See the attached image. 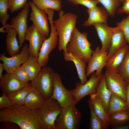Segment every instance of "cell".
<instances>
[{
	"instance_id": "1",
	"label": "cell",
	"mask_w": 129,
	"mask_h": 129,
	"mask_svg": "<svg viewBox=\"0 0 129 129\" xmlns=\"http://www.w3.org/2000/svg\"><path fill=\"white\" fill-rule=\"evenodd\" d=\"M10 122L21 129H43L39 109H30L24 105L14 104L1 109L0 122Z\"/></svg>"
},
{
	"instance_id": "2",
	"label": "cell",
	"mask_w": 129,
	"mask_h": 129,
	"mask_svg": "<svg viewBox=\"0 0 129 129\" xmlns=\"http://www.w3.org/2000/svg\"><path fill=\"white\" fill-rule=\"evenodd\" d=\"M58 15L59 18L53 20L58 36V49L66 52L67 45L76 27L78 16L70 12L65 13L62 10L59 11Z\"/></svg>"
},
{
	"instance_id": "3",
	"label": "cell",
	"mask_w": 129,
	"mask_h": 129,
	"mask_svg": "<svg viewBox=\"0 0 129 129\" xmlns=\"http://www.w3.org/2000/svg\"><path fill=\"white\" fill-rule=\"evenodd\" d=\"M87 37V32L81 33L76 27L67 45L66 52L80 57L88 63L91 58L93 51Z\"/></svg>"
},
{
	"instance_id": "4",
	"label": "cell",
	"mask_w": 129,
	"mask_h": 129,
	"mask_svg": "<svg viewBox=\"0 0 129 129\" xmlns=\"http://www.w3.org/2000/svg\"><path fill=\"white\" fill-rule=\"evenodd\" d=\"M49 66L43 67L36 77L31 81L32 86L39 91L45 100L50 98L53 89L54 74Z\"/></svg>"
},
{
	"instance_id": "5",
	"label": "cell",
	"mask_w": 129,
	"mask_h": 129,
	"mask_svg": "<svg viewBox=\"0 0 129 129\" xmlns=\"http://www.w3.org/2000/svg\"><path fill=\"white\" fill-rule=\"evenodd\" d=\"M48 15L51 26V32L49 36L43 42L38 55L37 61L42 67L47 66L50 53L56 47L59 38L53 23L54 10L48 9L45 11Z\"/></svg>"
},
{
	"instance_id": "6",
	"label": "cell",
	"mask_w": 129,
	"mask_h": 129,
	"mask_svg": "<svg viewBox=\"0 0 129 129\" xmlns=\"http://www.w3.org/2000/svg\"><path fill=\"white\" fill-rule=\"evenodd\" d=\"M75 105L62 108L55 123V129H77L80 126L81 114Z\"/></svg>"
},
{
	"instance_id": "7",
	"label": "cell",
	"mask_w": 129,
	"mask_h": 129,
	"mask_svg": "<svg viewBox=\"0 0 129 129\" xmlns=\"http://www.w3.org/2000/svg\"><path fill=\"white\" fill-rule=\"evenodd\" d=\"M62 107L55 99L45 100L40 109L43 129H55L56 120L60 114Z\"/></svg>"
},
{
	"instance_id": "8",
	"label": "cell",
	"mask_w": 129,
	"mask_h": 129,
	"mask_svg": "<svg viewBox=\"0 0 129 129\" xmlns=\"http://www.w3.org/2000/svg\"><path fill=\"white\" fill-rule=\"evenodd\" d=\"M51 98L57 101L62 108L76 104L71 91L65 87L60 75L56 72L54 73L53 89Z\"/></svg>"
},
{
	"instance_id": "9",
	"label": "cell",
	"mask_w": 129,
	"mask_h": 129,
	"mask_svg": "<svg viewBox=\"0 0 129 129\" xmlns=\"http://www.w3.org/2000/svg\"><path fill=\"white\" fill-rule=\"evenodd\" d=\"M30 7L28 3H27L22 10L11 19V24H7L2 27L4 28L7 27H11L17 31L20 48L25 40V35L28 27L27 20Z\"/></svg>"
},
{
	"instance_id": "10",
	"label": "cell",
	"mask_w": 129,
	"mask_h": 129,
	"mask_svg": "<svg viewBox=\"0 0 129 129\" xmlns=\"http://www.w3.org/2000/svg\"><path fill=\"white\" fill-rule=\"evenodd\" d=\"M104 74L106 85L111 92L126 101L127 83L118 72L106 70Z\"/></svg>"
},
{
	"instance_id": "11",
	"label": "cell",
	"mask_w": 129,
	"mask_h": 129,
	"mask_svg": "<svg viewBox=\"0 0 129 129\" xmlns=\"http://www.w3.org/2000/svg\"><path fill=\"white\" fill-rule=\"evenodd\" d=\"M6 52L1 54L0 59L2 62L7 73L13 74L15 71L28 59L29 56L28 46L27 44L22 46L20 53L11 57L5 55Z\"/></svg>"
},
{
	"instance_id": "12",
	"label": "cell",
	"mask_w": 129,
	"mask_h": 129,
	"mask_svg": "<svg viewBox=\"0 0 129 129\" xmlns=\"http://www.w3.org/2000/svg\"><path fill=\"white\" fill-rule=\"evenodd\" d=\"M28 3L31 10L29 20L43 35L48 37L50 28L48 16L44 10L38 8L32 1H29Z\"/></svg>"
},
{
	"instance_id": "13",
	"label": "cell",
	"mask_w": 129,
	"mask_h": 129,
	"mask_svg": "<svg viewBox=\"0 0 129 129\" xmlns=\"http://www.w3.org/2000/svg\"><path fill=\"white\" fill-rule=\"evenodd\" d=\"M98 76L95 75L94 72L91 74L89 79L84 84L76 82L75 87L70 90L75 100L76 104L85 97L96 93L97 87L102 74Z\"/></svg>"
},
{
	"instance_id": "14",
	"label": "cell",
	"mask_w": 129,
	"mask_h": 129,
	"mask_svg": "<svg viewBox=\"0 0 129 129\" xmlns=\"http://www.w3.org/2000/svg\"><path fill=\"white\" fill-rule=\"evenodd\" d=\"M99 47L93 51L91 58L88 63L86 71L87 77L95 71V75L98 76L102 74L103 69L105 67L108 59V51L102 52Z\"/></svg>"
},
{
	"instance_id": "15",
	"label": "cell",
	"mask_w": 129,
	"mask_h": 129,
	"mask_svg": "<svg viewBox=\"0 0 129 129\" xmlns=\"http://www.w3.org/2000/svg\"><path fill=\"white\" fill-rule=\"evenodd\" d=\"M25 38V40L29 42V55L37 59L38 53L46 37L43 35L32 24L28 27Z\"/></svg>"
},
{
	"instance_id": "16",
	"label": "cell",
	"mask_w": 129,
	"mask_h": 129,
	"mask_svg": "<svg viewBox=\"0 0 129 129\" xmlns=\"http://www.w3.org/2000/svg\"><path fill=\"white\" fill-rule=\"evenodd\" d=\"M0 79V87L2 93L7 95L21 89L26 84L18 80L12 74L6 73Z\"/></svg>"
},
{
	"instance_id": "17",
	"label": "cell",
	"mask_w": 129,
	"mask_h": 129,
	"mask_svg": "<svg viewBox=\"0 0 129 129\" xmlns=\"http://www.w3.org/2000/svg\"><path fill=\"white\" fill-rule=\"evenodd\" d=\"M89 15L87 19L83 24L85 27H90L98 23L107 24L108 13L104 8L96 6L86 11Z\"/></svg>"
},
{
	"instance_id": "18",
	"label": "cell",
	"mask_w": 129,
	"mask_h": 129,
	"mask_svg": "<svg viewBox=\"0 0 129 129\" xmlns=\"http://www.w3.org/2000/svg\"><path fill=\"white\" fill-rule=\"evenodd\" d=\"M93 26L102 43L100 51H108L111 45L113 27H109L107 24L104 23H96Z\"/></svg>"
},
{
	"instance_id": "19",
	"label": "cell",
	"mask_w": 129,
	"mask_h": 129,
	"mask_svg": "<svg viewBox=\"0 0 129 129\" xmlns=\"http://www.w3.org/2000/svg\"><path fill=\"white\" fill-rule=\"evenodd\" d=\"M127 41L120 28L117 26L113 27L111 45L108 51V59L120 49L127 44Z\"/></svg>"
},
{
	"instance_id": "20",
	"label": "cell",
	"mask_w": 129,
	"mask_h": 129,
	"mask_svg": "<svg viewBox=\"0 0 129 129\" xmlns=\"http://www.w3.org/2000/svg\"><path fill=\"white\" fill-rule=\"evenodd\" d=\"M63 55L65 61H72L74 63L76 68L80 83L82 84H85L88 81L86 74V62L82 58L71 53L64 52Z\"/></svg>"
},
{
	"instance_id": "21",
	"label": "cell",
	"mask_w": 129,
	"mask_h": 129,
	"mask_svg": "<svg viewBox=\"0 0 129 129\" xmlns=\"http://www.w3.org/2000/svg\"><path fill=\"white\" fill-rule=\"evenodd\" d=\"M90 95L88 103L92 106L95 113L103 123L105 129H108L110 126L109 115L107 112L96 93Z\"/></svg>"
},
{
	"instance_id": "22",
	"label": "cell",
	"mask_w": 129,
	"mask_h": 129,
	"mask_svg": "<svg viewBox=\"0 0 129 129\" xmlns=\"http://www.w3.org/2000/svg\"><path fill=\"white\" fill-rule=\"evenodd\" d=\"M129 50V45L127 44L120 49L108 58L105 67L106 70L118 72L120 67Z\"/></svg>"
},
{
	"instance_id": "23",
	"label": "cell",
	"mask_w": 129,
	"mask_h": 129,
	"mask_svg": "<svg viewBox=\"0 0 129 129\" xmlns=\"http://www.w3.org/2000/svg\"><path fill=\"white\" fill-rule=\"evenodd\" d=\"M5 28L7 33L5 39L7 51L8 54L12 56L21 51L16 38L18 33L16 30L11 27H7Z\"/></svg>"
},
{
	"instance_id": "24",
	"label": "cell",
	"mask_w": 129,
	"mask_h": 129,
	"mask_svg": "<svg viewBox=\"0 0 129 129\" xmlns=\"http://www.w3.org/2000/svg\"><path fill=\"white\" fill-rule=\"evenodd\" d=\"M45 100L41 93L32 87L25 99L24 105L32 110L39 109L43 105Z\"/></svg>"
},
{
	"instance_id": "25",
	"label": "cell",
	"mask_w": 129,
	"mask_h": 129,
	"mask_svg": "<svg viewBox=\"0 0 129 129\" xmlns=\"http://www.w3.org/2000/svg\"><path fill=\"white\" fill-rule=\"evenodd\" d=\"M112 93L106 85L104 74H102L97 87L96 93L107 112Z\"/></svg>"
},
{
	"instance_id": "26",
	"label": "cell",
	"mask_w": 129,
	"mask_h": 129,
	"mask_svg": "<svg viewBox=\"0 0 129 129\" xmlns=\"http://www.w3.org/2000/svg\"><path fill=\"white\" fill-rule=\"evenodd\" d=\"M129 110L126 101L112 93L107 111L109 115L117 112Z\"/></svg>"
},
{
	"instance_id": "27",
	"label": "cell",
	"mask_w": 129,
	"mask_h": 129,
	"mask_svg": "<svg viewBox=\"0 0 129 129\" xmlns=\"http://www.w3.org/2000/svg\"><path fill=\"white\" fill-rule=\"evenodd\" d=\"M31 81L37 75L42 69L37 59L29 55L28 59L22 65Z\"/></svg>"
},
{
	"instance_id": "28",
	"label": "cell",
	"mask_w": 129,
	"mask_h": 129,
	"mask_svg": "<svg viewBox=\"0 0 129 129\" xmlns=\"http://www.w3.org/2000/svg\"><path fill=\"white\" fill-rule=\"evenodd\" d=\"M32 87L30 83H26L21 89L7 95L14 104L23 105L25 99Z\"/></svg>"
},
{
	"instance_id": "29",
	"label": "cell",
	"mask_w": 129,
	"mask_h": 129,
	"mask_svg": "<svg viewBox=\"0 0 129 129\" xmlns=\"http://www.w3.org/2000/svg\"><path fill=\"white\" fill-rule=\"evenodd\" d=\"M129 122V110L121 111L109 115L110 126L125 124Z\"/></svg>"
},
{
	"instance_id": "30",
	"label": "cell",
	"mask_w": 129,
	"mask_h": 129,
	"mask_svg": "<svg viewBox=\"0 0 129 129\" xmlns=\"http://www.w3.org/2000/svg\"><path fill=\"white\" fill-rule=\"evenodd\" d=\"M40 9L44 10L47 9L59 11L61 7V0H32Z\"/></svg>"
},
{
	"instance_id": "31",
	"label": "cell",
	"mask_w": 129,
	"mask_h": 129,
	"mask_svg": "<svg viewBox=\"0 0 129 129\" xmlns=\"http://www.w3.org/2000/svg\"><path fill=\"white\" fill-rule=\"evenodd\" d=\"M103 6L109 15L114 16L118 9L120 7L121 2L119 0H97Z\"/></svg>"
},
{
	"instance_id": "32",
	"label": "cell",
	"mask_w": 129,
	"mask_h": 129,
	"mask_svg": "<svg viewBox=\"0 0 129 129\" xmlns=\"http://www.w3.org/2000/svg\"><path fill=\"white\" fill-rule=\"evenodd\" d=\"M90 112V129H105L102 122L95 113L91 105L88 103Z\"/></svg>"
},
{
	"instance_id": "33",
	"label": "cell",
	"mask_w": 129,
	"mask_h": 129,
	"mask_svg": "<svg viewBox=\"0 0 129 129\" xmlns=\"http://www.w3.org/2000/svg\"><path fill=\"white\" fill-rule=\"evenodd\" d=\"M118 72L128 84L129 83V50L124 57Z\"/></svg>"
},
{
	"instance_id": "34",
	"label": "cell",
	"mask_w": 129,
	"mask_h": 129,
	"mask_svg": "<svg viewBox=\"0 0 129 129\" xmlns=\"http://www.w3.org/2000/svg\"><path fill=\"white\" fill-rule=\"evenodd\" d=\"M8 9L7 0H0V22L3 26L6 25L10 18L7 12Z\"/></svg>"
},
{
	"instance_id": "35",
	"label": "cell",
	"mask_w": 129,
	"mask_h": 129,
	"mask_svg": "<svg viewBox=\"0 0 129 129\" xmlns=\"http://www.w3.org/2000/svg\"><path fill=\"white\" fill-rule=\"evenodd\" d=\"M27 0H7L8 9L12 13L22 9L27 3Z\"/></svg>"
},
{
	"instance_id": "36",
	"label": "cell",
	"mask_w": 129,
	"mask_h": 129,
	"mask_svg": "<svg viewBox=\"0 0 129 129\" xmlns=\"http://www.w3.org/2000/svg\"><path fill=\"white\" fill-rule=\"evenodd\" d=\"M123 32L129 45V14L127 17L116 24Z\"/></svg>"
},
{
	"instance_id": "37",
	"label": "cell",
	"mask_w": 129,
	"mask_h": 129,
	"mask_svg": "<svg viewBox=\"0 0 129 129\" xmlns=\"http://www.w3.org/2000/svg\"><path fill=\"white\" fill-rule=\"evenodd\" d=\"M13 74L18 80L24 83H27L30 81L22 65L17 69Z\"/></svg>"
},
{
	"instance_id": "38",
	"label": "cell",
	"mask_w": 129,
	"mask_h": 129,
	"mask_svg": "<svg viewBox=\"0 0 129 129\" xmlns=\"http://www.w3.org/2000/svg\"><path fill=\"white\" fill-rule=\"evenodd\" d=\"M71 2L75 5H81L86 7L88 9L96 6L99 3L97 0H73Z\"/></svg>"
},
{
	"instance_id": "39",
	"label": "cell",
	"mask_w": 129,
	"mask_h": 129,
	"mask_svg": "<svg viewBox=\"0 0 129 129\" xmlns=\"http://www.w3.org/2000/svg\"><path fill=\"white\" fill-rule=\"evenodd\" d=\"M13 104L8 96L2 93L0 97V109L9 108Z\"/></svg>"
},
{
	"instance_id": "40",
	"label": "cell",
	"mask_w": 129,
	"mask_h": 129,
	"mask_svg": "<svg viewBox=\"0 0 129 129\" xmlns=\"http://www.w3.org/2000/svg\"><path fill=\"white\" fill-rule=\"evenodd\" d=\"M0 129H20L16 124L10 122H2Z\"/></svg>"
},
{
	"instance_id": "41",
	"label": "cell",
	"mask_w": 129,
	"mask_h": 129,
	"mask_svg": "<svg viewBox=\"0 0 129 129\" xmlns=\"http://www.w3.org/2000/svg\"><path fill=\"white\" fill-rule=\"evenodd\" d=\"M123 5L117 10V14L125 13L129 14V0H126Z\"/></svg>"
},
{
	"instance_id": "42",
	"label": "cell",
	"mask_w": 129,
	"mask_h": 129,
	"mask_svg": "<svg viewBox=\"0 0 129 129\" xmlns=\"http://www.w3.org/2000/svg\"><path fill=\"white\" fill-rule=\"evenodd\" d=\"M113 129H129V124L113 126Z\"/></svg>"
},
{
	"instance_id": "43",
	"label": "cell",
	"mask_w": 129,
	"mask_h": 129,
	"mask_svg": "<svg viewBox=\"0 0 129 129\" xmlns=\"http://www.w3.org/2000/svg\"><path fill=\"white\" fill-rule=\"evenodd\" d=\"M126 101L129 108V83L128 84L126 93Z\"/></svg>"
},
{
	"instance_id": "44",
	"label": "cell",
	"mask_w": 129,
	"mask_h": 129,
	"mask_svg": "<svg viewBox=\"0 0 129 129\" xmlns=\"http://www.w3.org/2000/svg\"><path fill=\"white\" fill-rule=\"evenodd\" d=\"M4 70V67L3 63H0V79H1L2 77L3 72Z\"/></svg>"
},
{
	"instance_id": "45",
	"label": "cell",
	"mask_w": 129,
	"mask_h": 129,
	"mask_svg": "<svg viewBox=\"0 0 129 129\" xmlns=\"http://www.w3.org/2000/svg\"><path fill=\"white\" fill-rule=\"evenodd\" d=\"M0 32L2 33H5L6 32V30H4V28L2 27L0 28Z\"/></svg>"
},
{
	"instance_id": "46",
	"label": "cell",
	"mask_w": 129,
	"mask_h": 129,
	"mask_svg": "<svg viewBox=\"0 0 129 129\" xmlns=\"http://www.w3.org/2000/svg\"><path fill=\"white\" fill-rule=\"evenodd\" d=\"M122 3H123L126 0H119Z\"/></svg>"
},
{
	"instance_id": "47",
	"label": "cell",
	"mask_w": 129,
	"mask_h": 129,
	"mask_svg": "<svg viewBox=\"0 0 129 129\" xmlns=\"http://www.w3.org/2000/svg\"><path fill=\"white\" fill-rule=\"evenodd\" d=\"M71 0V1L72 0Z\"/></svg>"
}]
</instances>
